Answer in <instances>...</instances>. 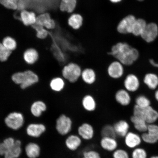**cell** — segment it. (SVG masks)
<instances>
[{
  "label": "cell",
  "instance_id": "34",
  "mask_svg": "<svg viewBox=\"0 0 158 158\" xmlns=\"http://www.w3.org/2000/svg\"><path fill=\"white\" fill-rule=\"evenodd\" d=\"M81 158H102L101 154L97 150L88 149L83 150Z\"/></svg>",
  "mask_w": 158,
  "mask_h": 158
},
{
  "label": "cell",
  "instance_id": "37",
  "mask_svg": "<svg viewBox=\"0 0 158 158\" xmlns=\"http://www.w3.org/2000/svg\"><path fill=\"white\" fill-rule=\"evenodd\" d=\"M112 158H131L127 150L119 147L111 153Z\"/></svg>",
  "mask_w": 158,
  "mask_h": 158
},
{
  "label": "cell",
  "instance_id": "20",
  "mask_svg": "<svg viewBox=\"0 0 158 158\" xmlns=\"http://www.w3.org/2000/svg\"><path fill=\"white\" fill-rule=\"evenodd\" d=\"M80 80L87 85H94L98 80L97 73L94 69L88 67L82 69Z\"/></svg>",
  "mask_w": 158,
  "mask_h": 158
},
{
  "label": "cell",
  "instance_id": "42",
  "mask_svg": "<svg viewBox=\"0 0 158 158\" xmlns=\"http://www.w3.org/2000/svg\"><path fill=\"white\" fill-rule=\"evenodd\" d=\"M149 62L150 64H151L153 66L156 67V68H158V63L155 62L153 59H150Z\"/></svg>",
  "mask_w": 158,
  "mask_h": 158
},
{
  "label": "cell",
  "instance_id": "7",
  "mask_svg": "<svg viewBox=\"0 0 158 158\" xmlns=\"http://www.w3.org/2000/svg\"><path fill=\"white\" fill-rule=\"evenodd\" d=\"M133 115L143 118L148 124L154 123L158 118V112L151 106L141 108L135 105L133 108Z\"/></svg>",
  "mask_w": 158,
  "mask_h": 158
},
{
  "label": "cell",
  "instance_id": "46",
  "mask_svg": "<svg viewBox=\"0 0 158 158\" xmlns=\"http://www.w3.org/2000/svg\"><path fill=\"white\" fill-rule=\"evenodd\" d=\"M137 1H143V0H137Z\"/></svg>",
  "mask_w": 158,
  "mask_h": 158
},
{
  "label": "cell",
  "instance_id": "35",
  "mask_svg": "<svg viewBox=\"0 0 158 158\" xmlns=\"http://www.w3.org/2000/svg\"><path fill=\"white\" fill-rule=\"evenodd\" d=\"M2 44L8 50L11 51L15 50L17 47V43L15 39L10 36L5 37Z\"/></svg>",
  "mask_w": 158,
  "mask_h": 158
},
{
  "label": "cell",
  "instance_id": "33",
  "mask_svg": "<svg viewBox=\"0 0 158 158\" xmlns=\"http://www.w3.org/2000/svg\"><path fill=\"white\" fill-rule=\"evenodd\" d=\"M100 134L101 137L117 138L112 124H106L102 126L101 128Z\"/></svg>",
  "mask_w": 158,
  "mask_h": 158
},
{
  "label": "cell",
  "instance_id": "8",
  "mask_svg": "<svg viewBox=\"0 0 158 158\" xmlns=\"http://www.w3.org/2000/svg\"><path fill=\"white\" fill-rule=\"evenodd\" d=\"M106 74L112 80L118 81L123 78L125 74L124 66L117 60L112 61L106 68Z\"/></svg>",
  "mask_w": 158,
  "mask_h": 158
},
{
  "label": "cell",
  "instance_id": "44",
  "mask_svg": "<svg viewBox=\"0 0 158 158\" xmlns=\"http://www.w3.org/2000/svg\"><path fill=\"white\" fill-rule=\"evenodd\" d=\"M155 98L158 102V89L156 90L155 93Z\"/></svg>",
  "mask_w": 158,
  "mask_h": 158
},
{
  "label": "cell",
  "instance_id": "17",
  "mask_svg": "<svg viewBox=\"0 0 158 158\" xmlns=\"http://www.w3.org/2000/svg\"><path fill=\"white\" fill-rule=\"evenodd\" d=\"M143 141L148 144H155L158 141V126L148 124L147 131L142 135Z\"/></svg>",
  "mask_w": 158,
  "mask_h": 158
},
{
  "label": "cell",
  "instance_id": "29",
  "mask_svg": "<svg viewBox=\"0 0 158 158\" xmlns=\"http://www.w3.org/2000/svg\"><path fill=\"white\" fill-rule=\"evenodd\" d=\"M143 81L149 89H155L158 86V76L155 74L149 73L145 75Z\"/></svg>",
  "mask_w": 158,
  "mask_h": 158
},
{
  "label": "cell",
  "instance_id": "2",
  "mask_svg": "<svg viewBox=\"0 0 158 158\" xmlns=\"http://www.w3.org/2000/svg\"><path fill=\"white\" fill-rule=\"evenodd\" d=\"M11 80L14 84L24 90L38 84L40 79L38 74L29 69L13 73L11 75Z\"/></svg>",
  "mask_w": 158,
  "mask_h": 158
},
{
  "label": "cell",
  "instance_id": "11",
  "mask_svg": "<svg viewBox=\"0 0 158 158\" xmlns=\"http://www.w3.org/2000/svg\"><path fill=\"white\" fill-rule=\"evenodd\" d=\"M84 141L76 133H72L66 136L64 144L69 151L74 152L82 147Z\"/></svg>",
  "mask_w": 158,
  "mask_h": 158
},
{
  "label": "cell",
  "instance_id": "24",
  "mask_svg": "<svg viewBox=\"0 0 158 158\" xmlns=\"http://www.w3.org/2000/svg\"><path fill=\"white\" fill-rule=\"evenodd\" d=\"M36 24L41 26L47 29H53L56 27V23L51 19L48 13H44L37 17Z\"/></svg>",
  "mask_w": 158,
  "mask_h": 158
},
{
  "label": "cell",
  "instance_id": "10",
  "mask_svg": "<svg viewBox=\"0 0 158 158\" xmlns=\"http://www.w3.org/2000/svg\"><path fill=\"white\" fill-rule=\"evenodd\" d=\"M99 145L102 151L110 153L120 147L118 138L114 137H101Z\"/></svg>",
  "mask_w": 158,
  "mask_h": 158
},
{
  "label": "cell",
  "instance_id": "18",
  "mask_svg": "<svg viewBox=\"0 0 158 158\" xmlns=\"http://www.w3.org/2000/svg\"><path fill=\"white\" fill-rule=\"evenodd\" d=\"M114 97L116 103L123 107L129 106L131 102L130 93L124 88L118 89L114 93Z\"/></svg>",
  "mask_w": 158,
  "mask_h": 158
},
{
  "label": "cell",
  "instance_id": "38",
  "mask_svg": "<svg viewBox=\"0 0 158 158\" xmlns=\"http://www.w3.org/2000/svg\"><path fill=\"white\" fill-rule=\"evenodd\" d=\"M20 0H0V3L7 9L15 10L18 9Z\"/></svg>",
  "mask_w": 158,
  "mask_h": 158
},
{
  "label": "cell",
  "instance_id": "30",
  "mask_svg": "<svg viewBox=\"0 0 158 158\" xmlns=\"http://www.w3.org/2000/svg\"><path fill=\"white\" fill-rule=\"evenodd\" d=\"M77 0H60L59 9L62 11L72 13L76 8Z\"/></svg>",
  "mask_w": 158,
  "mask_h": 158
},
{
  "label": "cell",
  "instance_id": "26",
  "mask_svg": "<svg viewBox=\"0 0 158 158\" xmlns=\"http://www.w3.org/2000/svg\"><path fill=\"white\" fill-rule=\"evenodd\" d=\"M39 54L35 49L31 48L26 50L23 54V59L27 64H34L38 61Z\"/></svg>",
  "mask_w": 158,
  "mask_h": 158
},
{
  "label": "cell",
  "instance_id": "4",
  "mask_svg": "<svg viewBox=\"0 0 158 158\" xmlns=\"http://www.w3.org/2000/svg\"><path fill=\"white\" fill-rule=\"evenodd\" d=\"M82 69L76 63L71 62L65 64L61 72V76L67 82L74 84L81 79Z\"/></svg>",
  "mask_w": 158,
  "mask_h": 158
},
{
  "label": "cell",
  "instance_id": "19",
  "mask_svg": "<svg viewBox=\"0 0 158 158\" xmlns=\"http://www.w3.org/2000/svg\"><path fill=\"white\" fill-rule=\"evenodd\" d=\"M158 35V27L155 23H147V26L141 35L142 38L146 42H153Z\"/></svg>",
  "mask_w": 158,
  "mask_h": 158
},
{
  "label": "cell",
  "instance_id": "25",
  "mask_svg": "<svg viewBox=\"0 0 158 158\" xmlns=\"http://www.w3.org/2000/svg\"><path fill=\"white\" fill-rule=\"evenodd\" d=\"M20 19L25 25L32 26L36 23L37 17L33 12L23 9L20 14Z\"/></svg>",
  "mask_w": 158,
  "mask_h": 158
},
{
  "label": "cell",
  "instance_id": "39",
  "mask_svg": "<svg viewBox=\"0 0 158 158\" xmlns=\"http://www.w3.org/2000/svg\"><path fill=\"white\" fill-rule=\"evenodd\" d=\"M130 156L131 158H147L148 155L145 149L139 147L132 150Z\"/></svg>",
  "mask_w": 158,
  "mask_h": 158
},
{
  "label": "cell",
  "instance_id": "31",
  "mask_svg": "<svg viewBox=\"0 0 158 158\" xmlns=\"http://www.w3.org/2000/svg\"><path fill=\"white\" fill-rule=\"evenodd\" d=\"M83 18L78 14H74L70 16L68 19V23L70 27L74 29H78L82 26Z\"/></svg>",
  "mask_w": 158,
  "mask_h": 158
},
{
  "label": "cell",
  "instance_id": "6",
  "mask_svg": "<svg viewBox=\"0 0 158 158\" xmlns=\"http://www.w3.org/2000/svg\"><path fill=\"white\" fill-rule=\"evenodd\" d=\"M24 114L19 111L14 110L9 112L4 119V123L11 130L17 131L23 127L25 123Z\"/></svg>",
  "mask_w": 158,
  "mask_h": 158
},
{
  "label": "cell",
  "instance_id": "3",
  "mask_svg": "<svg viewBox=\"0 0 158 158\" xmlns=\"http://www.w3.org/2000/svg\"><path fill=\"white\" fill-rule=\"evenodd\" d=\"M21 143L19 140H15L12 137H8L0 143V155L5 158H17L20 156Z\"/></svg>",
  "mask_w": 158,
  "mask_h": 158
},
{
  "label": "cell",
  "instance_id": "15",
  "mask_svg": "<svg viewBox=\"0 0 158 158\" xmlns=\"http://www.w3.org/2000/svg\"><path fill=\"white\" fill-rule=\"evenodd\" d=\"M123 139L125 147L127 149L132 150L139 147L143 141L141 136L139 134L130 131Z\"/></svg>",
  "mask_w": 158,
  "mask_h": 158
},
{
  "label": "cell",
  "instance_id": "28",
  "mask_svg": "<svg viewBox=\"0 0 158 158\" xmlns=\"http://www.w3.org/2000/svg\"><path fill=\"white\" fill-rule=\"evenodd\" d=\"M25 151L28 158H37L40 155V148L36 143H29L26 146Z\"/></svg>",
  "mask_w": 158,
  "mask_h": 158
},
{
  "label": "cell",
  "instance_id": "23",
  "mask_svg": "<svg viewBox=\"0 0 158 158\" xmlns=\"http://www.w3.org/2000/svg\"><path fill=\"white\" fill-rule=\"evenodd\" d=\"M66 81L61 76H56L51 78L49 82L50 89L55 93H60L64 90Z\"/></svg>",
  "mask_w": 158,
  "mask_h": 158
},
{
  "label": "cell",
  "instance_id": "16",
  "mask_svg": "<svg viewBox=\"0 0 158 158\" xmlns=\"http://www.w3.org/2000/svg\"><path fill=\"white\" fill-rule=\"evenodd\" d=\"M81 104L83 109L88 113L95 111L98 108V102L96 99L91 94H85L81 100Z\"/></svg>",
  "mask_w": 158,
  "mask_h": 158
},
{
  "label": "cell",
  "instance_id": "36",
  "mask_svg": "<svg viewBox=\"0 0 158 158\" xmlns=\"http://www.w3.org/2000/svg\"><path fill=\"white\" fill-rule=\"evenodd\" d=\"M135 105L141 108H145L151 106V102L143 95L138 96L135 99Z\"/></svg>",
  "mask_w": 158,
  "mask_h": 158
},
{
  "label": "cell",
  "instance_id": "32",
  "mask_svg": "<svg viewBox=\"0 0 158 158\" xmlns=\"http://www.w3.org/2000/svg\"><path fill=\"white\" fill-rule=\"evenodd\" d=\"M147 24L146 21L143 19H136L132 30V34L135 36H141Z\"/></svg>",
  "mask_w": 158,
  "mask_h": 158
},
{
  "label": "cell",
  "instance_id": "41",
  "mask_svg": "<svg viewBox=\"0 0 158 158\" xmlns=\"http://www.w3.org/2000/svg\"><path fill=\"white\" fill-rule=\"evenodd\" d=\"M11 51L8 50L0 43V62H4L9 59L11 54Z\"/></svg>",
  "mask_w": 158,
  "mask_h": 158
},
{
  "label": "cell",
  "instance_id": "21",
  "mask_svg": "<svg viewBox=\"0 0 158 158\" xmlns=\"http://www.w3.org/2000/svg\"><path fill=\"white\" fill-rule=\"evenodd\" d=\"M112 124L118 138H123L130 131V124L126 120H118Z\"/></svg>",
  "mask_w": 158,
  "mask_h": 158
},
{
  "label": "cell",
  "instance_id": "1",
  "mask_svg": "<svg viewBox=\"0 0 158 158\" xmlns=\"http://www.w3.org/2000/svg\"><path fill=\"white\" fill-rule=\"evenodd\" d=\"M124 66H130L137 60L139 53L137 49L126 43H118L112 47L109 52Z\"/></svg>",
  "mask_w": 158,
  "mask_h": 158
},
{
  "label": "cell",
  "instance_id": "43",
  "mask_svg": "<svg viewBox=\"0 0 158 158\" xmlns=\"http://www.w3.org/2000/svg\"><path fill=\"white\" fill-rule=\"evenodd\" d=\"M110 1L112 3H118L120 2L122 0H110Z\"/></svg>",
  "mask_w": 158,
  "mask_h": 158
},
{
  "label": "cell",
  "instance_id": "5",
  "mask_svg": "<svg viewBox=\"0 0 158 158\" xmlns=\"http://www.w3.org/2000/svg\"><path fill=\"white\" fill-rule=\"evenodd\" d=\"M55 129L61 136H67L72 133L74 127L73 120L70 116L65 114H60L55 120Z\"/></svg>",
  "mask_w": 158,
  "mask_h": 158
},
{
  "label": "cell",
  "instance_id": "12",
  "mask_svg": "<svg viewBox=\"0 0 158 158\" xmlns=\"http://www.w3.org/2000/svg\"><path fill=\"white\" fill-rule=\"evenodd\" d=\"M123 85V88L130 93L135 92L139 88V79L135 74H128L124 77Z\"/></svg>",
  "mask_w": 158,
  "mask_h": 158
},
{
  "label": "cell",
  "instance_id": "27",
  "mask_svg": "<svg viewBox=\"0 0 158 158\" xmlns=\"http://www.w3.org/2000/svg\"><path fill=\"white\" fill-rule=\"evenodd\" d=\"M130 120L137 131L143 133L147 131L148 124L143 118L133 115Z\"/></svg>",
  "mask_w": 158,
  "mask_h": 158
},
{
  "label": "cell",
  "instance_id": "45",
  "mask_svg": "<svg viewBox=\"0 0 158 158\" xmlns=\"http://www.w3.org/2000/svg\"><path fill=\"white\" fill-rule=\"evenodd\" d=\"M150 158H158V156H152V157H150Z\"/></svg>",
  "mask_w": 158,
  "mask_h": 158
},
{
  "label": "cell",
  "instance_id": "40",
  "mask_svg": "<svg viewBox=\"0 0 158 158\" xmlns=\"http://www.w3.org/2000/svg\"><path fill=\"white\" fill-rule=\"evenodd\" d=\"M32 27L36 31V36L38 38L44 39L48 36V32L46 29L41 26L35 23Z\"/></svg>",
  "mask_w": 158,
  "mask_h": 158
},
{
  "label": "cell",
  "instance_id": "14",
  "mask_svg": "<svg viewBox=\"0 0 158 158\" xmlns=\"http://www.w3.org/2000/svg\"><path fill=\"white\" fill-rule=\"evenodd\" d=\"M48 109V106L44 101L36 100L31 104L29 112L33 117L39 118L42 116Z\"/></svg>",
  "mask_w": 158,
  "mask_h": 158
},
{
  "label": "cell",
  "instance_id": "9",
  "mask_svg": "<svg viewBox=\"0 0 158 158\" xmlns=\"http://www.w3.org/2000/svg\"><path fill=\"white\" fill-rule=\"evenodd\" d=\"M76 133L84 141L89 142L94 139L96 131L92 124L88 122H84L78 126Z\"/></svg>",
  "mask_w": 158,
  "mask_h": 158
},
{
  "label": "cell",
  "instance_id": "22",
  "mask_svg": "<svg viewBox=\"0 0 158 158\" xmlns=\"http://www.w3.org/2000/svg\"><path fill=\"white\" fill-rule=\"evenodd\" d=\"M46 130V126L41 123H29L26 128L27 135L33 138L40 137Z\"/></svg>",
  "mask_w": 158,
  "mask_h": 158
},
{
  "label": "cell",
  "instance_id": "13",
  "mask_svg": "<svg viewBox=\"0 0 158 158\" xmlns=\"http://www.w3.org/2000/svg\"><path fill=\"white\" fill-rule=\"evenodd\" d=\"M136 19L135 17L132 15H128L124 17L118 25V32L123 34L132 33Z\"/></svg>",
  "mask_w": 158,
  "mask_h": 158
}]
</instances>
